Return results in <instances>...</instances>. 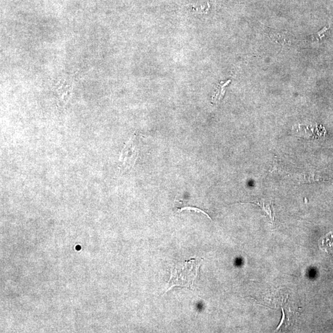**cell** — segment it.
Listing matches in <instances>:
<instances>
[{
  "instance_id": "2",
  "label": "cell",
  "mask_w": 333,
  "mask_h": 333,
  "mask_svg": "<svg viewBox=\"0 0 333 333\" xmlns=\"http://www.w3.org/2000/svg\"><path fill=\"white\" fill-rule=\"evenodd\" d=\"M136 136H133L128 142L123 149L121 156V161L127 167H132L135 163L138 156L139 150L136 142Z\"/></svg>"
},
{
  "instance_id": "3",
  "label": "cell",
  "mask_w": 333,
  "mask_h": 333,
  "mask_svg": "<svg viewBox=\"0 0 333 333\" xmlns=\"http://www.w3.org/2000/svg\"><path fill=\"white\" fill-rule=\"evenodd\" d=\"M184 210H193L195 211V212H201L202 213H204V215H206L207 217H208V218H210V219H211L210 217H209V216H208V215L207 214V213H205V212H204V211L200 209V208H196V207H187L180 208L179 211H180V212H181V211Z\"/></svg>"
},
{
  "instance_id": "1",
  "label": "cell",
  "mask_w": 333,
  "mask_h": 333,
  "mask_svg": "<svg viewBox=\"0 0 333 333\" xmlns=\"http://www.w3.org/2000/svg\"><path fill=\"white\" fill-rule=\"evenodd\" d=\"M202 259H193L176 264L171 270L166 292L174 288L193 289L199 277Z\"/></svg>"
}]
</instances>
